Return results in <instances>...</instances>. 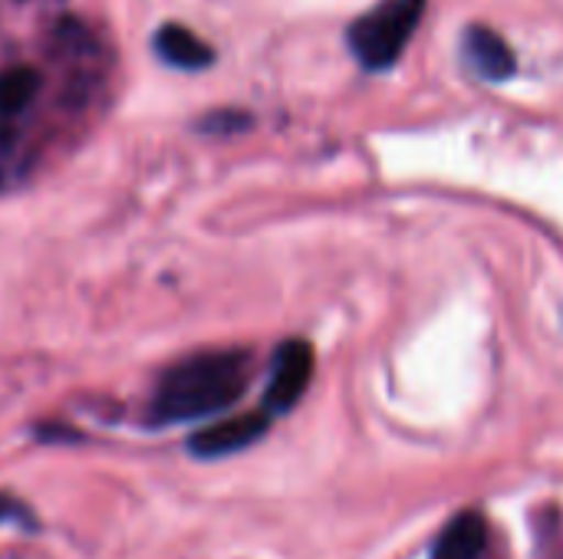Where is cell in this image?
Returning <instances> with one entry per match:
<instances>
[{
  "instance_id": "obj_1",
  "label": "cell",
  "mask_w": 563,
  "mask_h": 559,
  "mask_svg": "<svg viewBox=\"0 0 563 559\" xmlns=\"http://www.w3.org/2000/svg\"><path fill=\"white\" fill-rule=\"evenodd\" d=\"M254 359L244 349H214L175 362L155 385L152 422H198L231 409L251 385Z\"/></svg>"
},
{
  "instance_id": "obj_2",
  "label": "cell",
  "mask_w": 563,
  "mask_h": 559,
  "mask_svg": "<svg viewBox=\"0 0 563 559\" xmlns=\"http://www.w3.org/2000/svg\"><path fill=\"white\" fill-rule=\"evenodd\" d=\"M426 13V0H386L373 7L350 26V43L363 66L386 69L399 59L406 43L412 40L419 20Z\"/></svg>"
},
{
  "instance_id": "obj_3",
  "label": "cell",
  "mask_w": 563,
  "mask_h": 559,
  "mask_svg": "<svg viewBox=\"0 0 563 559\" xmlns=\"http://www.w3.org/2000/svg\"><path fill=\"white\" fill-rule=\"evenodd\" d=\"M313 379V349L303 339H290L277 349L271 382L264 392V412L267 415H287L310 389Z\"/></svg>"
},
{
  "instance_id": "obj_4",
  "label": "cell",
  "mask_w": 563,
  "mask_h": 559,
  "mask_svg": "<svg viewBox=\"0 0 563 559\" xmlns=\"http://www.w3.org/2000/svg\"><path fill=\"white\" fill-rule=\"evenodd\" d=\"M271 428V415L267 412H247V415H231V418H221L201 432L191 435L188 441V451L195 458H228V455H238L251 445H257Z\"/></svg>"
},
{
  "instance_id": "obj_5",
  "label": "cell",
  "mask_w": 563,
  "mask_h": 559,
  "mask_svg": "<svg viewBox=\"0 0 563 559\" xmlns=\"http://www.w3.org/2000/svg\"><path fill=\"white\" fill-rule=\"evenodd\" d=\"M155 49L168 66H178V69H205L214 59V49L198 33H191L188 26H178V23H165L158 30Z\"/></svg>"
},
{
  "instance_id": "obj_6",
  "label": "cell",
  "mask_w": 563,
  "mask_h": 559,
  "mask_svg": "<svg viewBox=\"0 0 563 559\" xmlns=\"http://www.w3.org/2000/svg\"><path fill=\"white\" fill-rule=\"evenodd\" d=\"M465 49L475 69L492 82H501L515 72V53L492 26H472L465 36Z\"/></svg>"
},
{
  "instance_id": "obj_7",
  "label": "cell",
  "mask_w": 563,
  "mask_h": 559,
  "mask_svg": "<svg viewBox=\"0 0 563 559\" xmlns=\"http://www.w3.org/2000/svg\"><path fill=\"white\" fill-rule=\"evenodd\" d=\"M488 547V527L478 514H459L435 540L432 559H482Z\"/></svg>"
},
{
  "instance_id": "obj_8",
  "label": "cell",
  "mask_w": 563,
  "mask_h": 559,
  "mask_svg": "<svg viewBox=\"0 0 563 559\" xmlns=\"http://www.w3.org/2000/svg\"><path fill=\"white\" fill-rule=\"evenodd\" d=\"M40 72L33 66H10L0 72V115L23 112L40 92Z\"/></svg>"
},
{
  "instance_id": "obj_9",
  "label": "cell",
  "mask_w": 563,
  "mask_h": 559,
  "mask_svg": "<svg viewBox=\"0 0 563 559\" xmlns=\"http://www.w3.org/2000/svg\"><path fill=\"white\" fill-rule=\"evenodd\" d=\"M30 517L33 514H30V507L23 501H16L13 494H3L0 491V527L3 524H33Z\"/></svg>"
}]
</instances>
